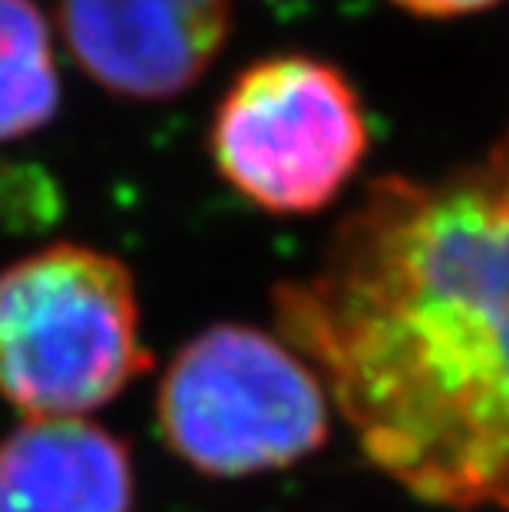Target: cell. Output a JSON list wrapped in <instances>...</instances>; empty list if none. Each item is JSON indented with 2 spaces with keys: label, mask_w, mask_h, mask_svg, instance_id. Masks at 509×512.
Masks as SVG:
<instances>
[{
  "label": "cell",
  "mask_w": 509,
  "mask_h": 512,
  "mask_svg": "<svg viewBox=\"0 0 509 512\" xmlns=\"http://www.w3.org/2000/svg\"><path fill=\"white\" fill-rule=\"evenodd\" d=\"M60 110L53 37L34 0H0V143L37 133Z\"/></svg>",
  "instance_id": "52a82bcc"
},
{
  "label": "cell",
  "mask_w": 509,
  "mask_h": 512,
  "mask_svg": "<svg viewBox=\"0 0 509 512\" xmlns=\"http://www.w3.org/2000/svg\"><path fill=\"white\" fill-rule=\"evenodd\" d=\"M129 446L86 417H27L0 440V512H133Z\"/></svg>",
  "instance_id": "8992f818"
},
{
  "label": "cell",
  "mask_w": 509,
  "mask_h": 512,
  "mask_svg": "<svg viewBox=\"0 0 509 512\" xmlns=\"http://www.w3.org/2000/svg\"><path fill=\"white\" fill-rule=\"evenodd\" d=\"M371 146L364 103L334 63L275 53L235 76L212 113L219 176L272 215L321 212Z\"/></svg>",
  "instance_id": "277c9868"
},
{
  "label": "cell",
  "mask_w": 509,
  "mask_h": 512,
  "mask_svg": "<svg viewBox=\"0 0 509 512\" xmlns=\"http://www.w3.org/2000/svg\"><path fill=\"white\" fill-rule=\"evenodd\" d=\"M136 278L123 258L53 242L0 271V397L27 417H83L143 377Z\"/></svg>",
  "instance_id": "7a4b0ae2"
},
{
  "label": "cell",
  "mask_w": 509,
  "mask_h": 512,
  "mask_svg": "<svg viewBox=\"0 0 509 512\" xmlns=\"http://www.w3.org/2000/svg\"><path fill=\"white\" fill-rule=\"evenodd\" d=\"M275 321L387 479L509 512V129L443 176L374 179Z\"/></svg>",
  "instance_id": "6da1fadb"
},
{
  "label": "cell",
  "mask_w": 509,
  "mask_h": 512,
  "mask_svg": "<svg viewBox=\"0 0 509 512\" xmlns=\"http://www.w3.org/2000/svg\"><path fill=\"white\" fill-rule=\"evenodd\" d=\"M331 397L285 337L212 324L179 347L156 390L162 440L215 479L288 470L331 437Z\"/></svg>",
  "instance_id": "3957f363"
},
{
  "label": "cell",
  "mask_w": 509,
  "mask_h": 512,
  "mask_svg": "<svg viewBox=\"0 0 509 512\" xmlns=\"http://www.w3.org/2000/svg\"><path fill=\"white\" fill-rule=\"evenodd\" d=\"M391 4L417 17H467L496 7L500 0H391Z\"/></svg>",
  "instance_id": "ba28073f"
},
{
  "label": "cell",
  "mask_w": 509,
  "mask_h": 512,
  "mask_svg": "<svg viewBox=\"0 0 509 512\" xmlns=\"http://www.w3.org/2000/svg\"><path fill=\"white\" fill-rule=\"evenodd\" d=\"M77 67L126 100H172L196 86L232 30L229 0H57Z\"/></svg>",
  "instance_id": "5b68a950"
}]
</instances>
